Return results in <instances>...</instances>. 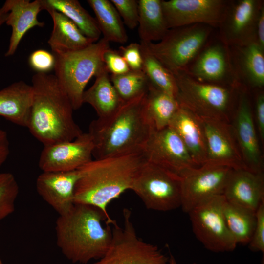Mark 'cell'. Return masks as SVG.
I'll return each instance as SVG.
<instances>
[{
    "label": "cell",
    "instance_id": "15",
    "mask_svg": "<svg viewBox=\"0 0 264 264\" xmlns=\"http://www.w3.org/2000/svg\"><path fill=\"white\" fill-rule=\"evenodd\" d=\"M229 0H161L164 16L169 29L195 24L218 28Z\"/></svg>",
    "mask_w": 264,
    "mask_h": 264
},
{
    "label": "cell",
    "instance_id": "44",
    "mask_svg": "<svg viewBox=\"0 0 264 264\" xmlns=\"http://www.w3.org/2000/svg\"><path fill=\"white\" fill-rule=\"evenodd\" d=\"M168 264H177L176 262V259H175V258L172 254H170V258H169ZM192 264H197L194 263H193Z\"/></svg>",
    "mask_w": 264,
    "mask_h": 264
},
{
    "label": "cell",
    "instance_id": "45",
    "mask_svg": "<svg viewBox=\"0 0 264 264\" xmlns=\"http://www.w3.org/2000/svg\"><path fill=\"white\" fill-rule=\"evenodd\" d=\"M261 264H264V256H263V259H262V261H261Z\"/></svg>",
    "mask_w": 264,
    "mask_h": 264
},
{
    "label": "cell",
    "instance_id": "21",
    "mask_svg": "<svg viewBox=\"0 0 264 264\" xmlns=\"http://www.w3.org/2000/svg\"><path fill=\"white\" fill-rule=\"evenodd\" d=\"M2 7L8 12L5 22L12 28L6 57L13 55L22 39L30 29L43 27L44 23L38 20V15L43 10L42 0H7Z\"/></svg>",
    "mask_w": 264,
    "mask_h": 264
},
{
    "label": "cell",
    "instance_id": "18",
    "mask_svg": "<svg viewBox=\"0 0 264 264\" xmlns=\"http://www.w3.org/2000/svg\"><path fill=\"white\" fill-rule=\"evenodd\" d=\"M201 118L207 143L206 163L226 166L232 169L247 170L232 125L223 120Z\"/></svg>",
    "mask_w": 264,
    "mask_h": 264
},
{
    "label": "cell",
    "instance_id": "29",
    "mask_svg": "<svg viewBox=\"0 0 264 264\" xmlns=\"http://www.w3.org/2000/svg\"><path fill=\"white\" fill-rule=\"evenodd\" d=\"M95 15L97 25L108 42L125 43L128 40L124 23L116 8L108 0H88Z\"/></svg>",
    "mask_w": 264,
    "mask_h": 264
},
{
    "label": "cell",
    "instance_id": "32",
    "mask_svg": "<svg viewBox=\"0 0 264 264\" xmlns=\"http://www.w3.org/2000/svg\"><path fill=\"white\" fill-rule=\"evenodd\" d=\"M140 44L142 70L149 83L176 98L178 89L174 74L149 51L143 42H140Z\"/></svg>",
    "mask_w": 264,
    "mask_h": 264
},
{
    "label": "cell",
    "instance_id": "36",
    "mask_svg": "<svg viewBox=\"0 0 264 264\" xmlns=\"http://www.w3.org/2000/svg\"><path fill=\"white\" fill-rule=\"evenodd\" d=\"M29 64L36 73H47L54 69L55 57L53 53L45 50L38 49L30 54Z\"/></svg>",
    "mask_w": 264,
    "mask_h": 264
},
{
    "label": "cell",
    "instance_id": "26",
    "mask_svg": "<svg viewBox=\"0 0 264 264\" xmlns=\"http://www.w3.org/2000/svg\"><path fill=\"white\" fill-rule=\"evenodd\" d=\"M109 74L105 67L95 76L93 84L83 95V103L91 105L98 118L114 114L124 103L111 83Z\"/></svg>",
    "mask_w": 264,
    "mask_h": 264
},
{
    "label": "cell",
    "instance_id": "37",
    "mask_svg": "<svg viewBox=\"0 0 264 264\" xmlns=\"http://www.w3.org/2000/svg\"><path fill=\"white\" fill-rule=\"evenodd\" d=\"M256 223L251 239L248 243L249 249L253 252L264 253V201L256 211Z\"/></svg>",
    "mask_w": 264,
    "mask_h": 264
},
{
    "label": "cell",
    "instance_id": "30",
    "mask_svg": "<svg viewBox=\"0 0 264 264\" xmlns=\"http://www.w3.org/2000/svg\"><path fill=\"white\" fill-rule=\"evenodd\" d=\"M223 212L227 228L237 243L248 244L256 225V212L225 200Z\"/></svg>",
    "mask_w": 264,
    "mask_h": 264
},
{
    "label": "cell",
    "instance_id": "43",
    "mask_svg": "<svg viewBox=\"0 0 264 264\" xmlns=\"http://www.w3.org/2000/svg\"><path fill=\"white\" fill-rule=\"evenodd\" d=\"M7 13L2 7L0 8V27L5 22Z\"/></svg>",
    "mask_w": 264,
    "mask_h": 264
},
{
    "label": "cell",
    "instance_id": "9",
    "mask_svg": "<svg viewBox=\"0 0 264 264\" xmlns=\"http://www.w3.org/2000/svg\"><path fill=\"white\" fill-rule=\"evenodd\" d=\"M131 190L148 209L165 212L180 207V177L152 163L143 165Z\"/></svg>",
    "mask_w": 264,
    "mask_h": 264
},
{
    "label": "cell",
    "instance_id": "20",
    "mask_svg": "<svg viewBox=\"0 0 264 264\" xmlns=\"http://www.w3.org/2000/svg\"><path fill=\"white\" fill-rule=\"evenodd\" d=\"M223 195L227 201L256 212L264 201L263 173L232 169Z\"/></svg>",
    "mask_w": 264,
    "mask_h": 264
},
{
    "label": "cell",
    "instance_id": "1",
    "mask_svg": "<svg viewBox=\"0 0 264 264\" xmlns=\"http://www.w3.org/2000/svg\"><path fill=\"white\" fill-rule=\"evenodd\" d=\"M115 222L96 207L74 203L56 221L57 245L72 263L86 264L99 259L110 246L112 232L110 225Z\"/></svg>",
    "mask_w": 264,
    "mask_h": 264
},
{
    "label": "cell",
    "instance_id": "19",
    "mask_svg": "<svg viewBox=\"0 0 264 264\" xmlns=\"http://www.w3.org/2000/svg\"><path fill=\"white\" fill-rule=\"evenodd\" d=\"M79 177L78 169L66 172H42L36 181V190L59 215H63L74 204V189Z\"/></svg>",
    "mask_w": 264,
    "mask_h": 264
},
{
    "label": "cell",
    "instance_id": "38",
    "mask_svg": "<svg viewBox=\"0 0 264 264\" xmlns=\"http://www.w3.org/2000/svg\"><path fill=\"white\" fill-rule=\"evenodd\" d=\"M104 63L109 73L120 75L130 70L129 66L118 50L109 48L103 54Z\"/></svg>",
    "mask_w": 264,
    "mask_h": 264
},
{
    "label": "cell",
    "instance_id": "13",
    "mask_svg": "<svg viewBox=\"0 0 264 264\" xmlns=\"http://www.w3.org/2000/svg\"><path fill=\"white\" fill-rule=\"evenodd\" d=\"M142 151L147 162L159 166L180 177L198 166L177 134L169 126L154 130Z\"/></svg>",
    "mask_w": 264,
    "mask_h": 264
},
{
    "label": "cell",
    "instance_id": "2",
    "mask_svg": "<svg viewBox=\"0 0 264 264\" xmlns=\"http://www.w3.org/2000/svg\"><path fill=\"white\" fill-rule=\"evenodd\" d=\"M147 162L139 151L92 159L78 169L80 177L74 194V203L96 207L109 218L108 204L125 191L131 190L138 172Z\"/></svg>",
    "mask_w": 264,
    "mask_h": 264
},
{
    "label": "cell",
    "instance_id": "3",
    "mask_svg": "<svg viewBox=\"0 0 264 264\" xmlns=\"http://www.w3.org/2000/svg\"><path fill=\"white\" fill-rule=\"evenodd\" d=\"M33 99L27 128L44 146L69 141L83 133L75 122L67 94L54 75L32 77Z\"/></svg>",
    "mask_w": 264,
    "mask_h": 264
},
{
    "label": "cell",
    "instance_id": "5",
    "mask_svg": "<svg viewBox=\"0 0 264 264\" xmlns=\"http://www.w3.org/2000/svg\"><path fill=\"white\" fill-rule=\"evenodd\" d=\"M103 38L88 46L77 51L53 54L54 75L69 98L74 110L83 104L85 88L93 76L105 68L103 54L110 47Z\"/></svg>",
    "mask_w": 264,
    "mask_h": 264
},
{
    "label": "cell",
    "instance_id": "12",
    "mask_svg": "<svg viewBox=\"0 0 264 264\" xmlns=\"http://www.w3.org/2000/svg\"><path fill=\"white\" fill-rule=\"evenodd\" d=\"M262 0H229L218 26V38L229 47L256 43V29Z\"/></svg>",
    "mask_w": 264,
    "mask_h": 264
},
{
    "label": "cell",
    "instance_id": "10",
    "mask_svg": "<svg viewBox=\"0 0 264 264\" xmlns=\"http://www.w3.org/2000/svg\"><path fill=\"white\" fill-rule=\"evenodd\" d=\"M225 201L223 195H217L188 213L196 237L207 249L214 252H231L238 244L225 222Z\"/></svg>",
    "mask_w": 264,
    "mask_h": 264
},
{
    "label": "cell",
    "instance_id": "7",
    "mask_svg": "<svg viewBox=\"0 0 264 264\" xmlns=\"http://www.w3.org/2000/svg\"><path fill=\"white\" fill-rule=\"evenodd\" d=\"M214 29L203 24L173 28L156 43H143L175 74L185 70L210 40Z\"/></svg>",
    "mask_w": 264,
    "mask_h": 264
},
{
    "label": "cell",
    "instance_id": "17",
    "mask_svg": "<svg viewBox=\"0 0 264 264\" xmlns=\"http://www.w3.org/2000/svg\"><path fill=\"white\" fill-rule=\"evenodd\" d=\"M93 143L88 132L75 139L44 146L39 167L42 172L76 170L93 159Z\"/></svg>",
    "mask_w": 264,
    "mask_h": 264
},
{
    "label": "cell",
    "instance_id": "23",
    "mask_svg": "<svg viewBox=\"0 0 264 264\" xmlns=\"http://www.w3.org/2000/svg\"><path fill=\"white\" fill-rule=\"evenodd\" d=\"M43 10L48 12L53 29L48 44L53 54H61L84 49L95 43L85 36L78 27L61 12L46 5L42 0Z\"/></svg>",
    "mask_w": 264,
    "mask_h": 264
},
{
    "label": "cell",
    "instance_id": "39",
    "mask_svg": "<svg viewBox=\"0 0 264 264\" xmlns=\"http://www.w3.org/2000/svg\"><path fill=\"white\" fill-rule=\"evenodd\" d=\"M119 49L118 51L131 70H142V58L140 44L132 43L126 46H121Z\"/></svg>",
    "mask_w": 264,
    "mask_h": 264
},
{
    "label": "cell",
    "instance_id": "28",
    "mask_svg": "<svg viewBox=\"0 0 264 264\" xmlns=\"http://www.w3.org/2000/svg\"><path fill=\"white\" fill-rule=\"evenodd\" d=\"M179 107L176 98L157 88L149 82L145 110L155 130H160L169 126Z\"/></svg>",
    "mask_w": 264,
    "mask_h": 264
},
{
    "label": "cell",
    "instance_id": "16",
    "mask_svg": "<svg viewBox=\"0 0 264 264\" xmlns=\"http://www.w3.org/2000/svg\"><path fill=\"white\" fill-rule=\"evenodd\" d=\"M232 125L243 162L248 170L263 173V163L250 100L246 88L241 85Z\"/></svg>",
    "mask_w": 264,
    "mask_h": 264
},
{
    "label": "cell",
    "instance_id": "27",
    "mask_svg": "<svg viewBox=\"0 0 264 264\" xmlns=\"http://www.w3.org/2000/svg\"><path fill=\"white\" fill-rule=\"evenodd\" d=\"M138 34L141 42L161 40L169 29L161 5V0H139Z\"/></svg>",
    "mask_w": 264,
    "mask_h": 264
},
{
    "label": "cell",
    "instance_id": "4",
    "mask_svg": "<svg viewBox=\"0 0 264 264\" xmlns=\"http://www.w3.org/2000/svg\"><path fill=\"white\" fill-rule=\"evenodd\" d=\"M146 92L125 102L109 117L91 121L88 132L94 159L142 150L154 130L145 110Z\"/></svg>",
    "mask_w": 264,
    "mask_h": 264
},
{
    "label": "cell",
    "instance_id": "25",
    "mask_svg": "<svg viewBox=\"0 0 264 264\" xmlns=\"http://www.w3.org/2000/svg\"><path fill=\"white\" fill-rule=\"evenodd\" d=\"M33 99V88L23 81L0 90V116L13 123L27 127Z\"/></svg>",
    "mask_w": 264,
    "mask_h": 264
},
{
    "label": "cell",
    "instance_id": "11",
    "mask_svg": "<svg viewBox=\"0 0 264 264\" xmlns=\"http://www.w3.org/2000/svg\"><path fill=\"white\" fill-rule=\"evenodd\" d=\"M232 169L206 163L180 176L181 206L188 213L210 198L223 195Z\"/></svg>",
    "mask_w": 264,
    "mask_h": 264
},
{
    "label": "cell",
    "instance_id": "24",
    "mask_svg": "<svg viewBox=\"0 0 264 264\" xmlns=\"http://www.w3.org/2000/svg\"><path fill=\"white\" fill-rule=\"evenodd\" d=\"M229 48L238 82L262 88L264 86V50L255 43Z\"/></svg>",
    "mask_w": 264,
    "mask_h": 264
},
{
    "label": "cell",
    "instance_id": "41",
    "mask_svg": "<svg viewBox=\"0 0 264 264\" xmlns=\"http://www.w3.org/2000/svg\"><path fill=\"white\" fill-rule=\"evenodd\" d=\"M10 152L9 142L6 132L0 129V169L6 160Z\"/></svg>",
    "mask_w": 264,
    "mask_h": 264
},
{
    "label": "cell",
    "instance_id": "31",
    "mask_svg": "<svg viewBox=\"0 0 264 264\" xmlns=\"http://www.w3.org/2000/svg\"><path fill=\"white\" fill-rule=\"evenodd\" d=\"M48 6L61 12L71 20L88 38L96 42L101 32L95 19L77 0H43Z\"/></svg>",
    "mask_w": 264,
    "mask_h": 264
},
{
    "label": "cell",
    "instance_id": "8",
    "mask_svg": "<svg viewBox=\"0 0 264 264\" xmlns=\"http://www.w3.org/2000/svg\"><path fill=\"white\" fill-rule=\"evenodd\" d=\"M123 224H113L110 246L93 264H168L167 258L155 245L144 242L136 234L131 212L124 209Z\"/></svg>",
    "mask_w": 264,
    "mask_h": 264
},
{
    "label": "cell",
    "instance_id": "35",
    "mask_svg": "<svg viewBox=\"0 0 264 264\" xmlns=\"http://www.w3.org/2000/svg\"><path fill=\"white\" fill-rule=\"evenodd\" d=\"M123 22L130 29H134L138 25L139 10L138 0H110Z\"/></svg>",
    "mask_w": 264,
    "mask_h": 264
},
{
    "label": "cell",
    "instance_id": "22",
    "mask_svg": "<svg viewBox=\"0 0 264 264\" xmlns=\"http://www.w3.org/2000/svg\"><path fill=\"white\" fill-rule=\"evenodd\" d=\"M169 126L180 138L196 164L200 166L205 164L207 148L201 118L180 106Z\"/></svg>",
    "mask_w": 264,
    "mask_h": 264
},
{
    "label": "cell",
    "instance_id": "34",
    "mask_svg": "<svg viewBox=\"0 0 264 264\" xmlns=\"http://www.w3.org/2000/svg\"><path fill=\"white\" fill-rule=\"evenodd\" d=\"M19 186L14 176L0 172V221L15 210Z\"/></svg>",
    "mask_w": 264,
    "mask_h": 264
},
{
    "label": "cell",
    "instance_id": "14",
    "mask_svg": "<svg viewBox=\"0 0 264 264\" xmlns=\"http://www.w3.org/2000/svg\"><path fill=\"white\" fill-rule=\"evenodd\" d=\"M205 83L231 85L240 84L236 78L230 48L218 38L210 40L184 71Z\"/></svg>",
    "mask_w": 264,
    "mask_h": 264
},
{
    "label": "cell",
    "instance_id": "42",
    "mask_svg": "<svg viewBox=\"0 0 264 264\" xmlns=\"http://www.w3.org/2000/svg\"><path fill=\"white\" fill-rule=\"evenodd\" d=\"M256 43L264 50V6L261 10L258 20L256 29Z\"/></svg>",
    "mask_w": 264,
    "mask_h": 264
},
{
    "label": "cell",
    "instance_id": "46",
    "mask_svg": "<svg viewBox=\"0 0 264 264\" xmlns=\"http://www.w3.org/2000/svg\"><path fill=\"white\" fill-rule=\"evenodd\" d=\"M0 264H3L0 259Z\"/></svg>",
    "mask_w": 264,
    "mask_h": 264
},
{
    "label": "cell",
    "instance_id": "33",
    "mask_svg": "<svg viewBox=\"0 0 264 264\" xmlns=\"http://www.w3.org/2000/svg\"><path fill=\"white\" fill-rule=\"evenodd\" d=\"M111 83L125 102L147 92L149 81L142 70H130L120 75L110 76Z\"/></svg>",
    "mask_w": 264,
    "mask_h": 264
},
{
    "label": "cell",
    "instance_id": "40",
    "mask_svg": "<svg viewBox=\"0 0 264 264\" xmlns=\"http://www.w3.org/2000/svg\"><path fill=\"white\" fill-rule=\"evenodd\" d=\"M255 119L259 137L262 142L264 140V94L258 93L255 101Z\"/></svg>",
    "mask_w": 264,
    "mask_h": 264
},
{
    "label": "cell",
    "instance_id": "6",
    "mask_svg": "<svg viewBox=\"0 0 264 264\" xmlns=\"http://www.w3.org/2000/svg\"><path fill=\"white\" fill-rule=\"evenodd\" d=\"M177 87L176 99L201 118L229 122V113L237 100L240 84L223 85L198 81L184 71L174 74Z\"/></svg>",
    "mask_w": 264,
    "mask_h": 264
}]
</instances>
